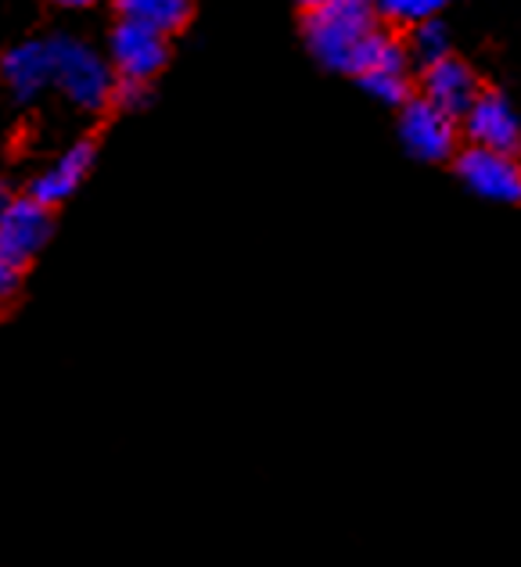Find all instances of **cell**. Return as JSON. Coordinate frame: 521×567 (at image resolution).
Instances as JSON below:
<instances>
[{"label": "cell", "instance_id": "obj_13", "mask_svg": "<svg viewBox=\"0 0 521 567\" xmlns=\"http://www.w3.org/2000/svg\"><path fill=\"white\" fill-rule=\"evenodd\" d=\"M360 86L370 94V97H378L381 104H396V109H403V104L413 97L410 94V80H407V72H392V69H385V72H367V76H360Z\"/></svg>", "mask_w": 521, "mask_h": 567}, {"label": "cell", "instance_id": "obj_11", "mask_svg": "<svg viewBox=\"0 0 521 567\" xmlns=\"http://www.w3.org/2000/svg\"><path fill=\"white\" fill-rule=\"evenodd\" d=\"M115 11H119V19L141 22L162 37H173L191 22L195 4H191V0H115Z\"/></svg>", "mask_w": 521, "mask_h": 567}, {"label": "cell", "instance_id": "obj_17", "mask_svg": "<svg viewBox=\"0 0 521 567\" xmlns=\"http://www.w3.org/2000/svg\"><path fill=\"white\" fill-rule=\"evenodd\" d=\"M303 11H313V8H320V4H327V0H295Z\"/></svg>", "mask_w": 521, "mask_h": 567}, {"label": "cell", "instance_id": "obj_10", "mask_svg": "<svg viewBox=\"0 0 521 567\" xmlns=\"http://www.w3.org/2000/svg\"><path fill=\"white\" fill-rule=\"evenodd\" d=\"M479 83H474V72L457 62V58H439V62L425 65V97L436 101L439 109H446L450 115L464 118L468 109L474 104V97H479Z\"/></svg>", "mask_w": 521, "mask_h": 567}, {"label": "cell", "instance_id": "obj_4", "mask_svg": "<svg viewBox=\"0 0 521 567\" xmlns=\"http://www.w3.org/2000/svg\"><path fill=\"white\" fill-rule=\"evenodd\" d=\"M457 126L460 118L439 109L436 101L410 97L399 109V141L417 162H446L457 155Z\"/></svg>", "mask_w": 521, "mask_h": 567}, {"label": "cell", "instance_id": "obj_6", "mask_svg": "<svg viewBox=\"0 0 521 567\" xmlns=\"http://www.w3.org/2000/svg\"><path fill=\"white\" fill-rule=\"evenodd\" d=\"M457 176L486 202L518 205L521 202V166L511 152L471 144L468 152H457Z\"/></svg>", "mask_w": 521, "mask_h": 567}, {"label": "cell", "instance_id": "obj_16", "mask_svg": "<svg viewBox=\"0 0 521 567\" xmlns=\"http://www.w3.org/2000/svg\"><path fill=\"white\" fill-rule=\"evenodd\" d=\"M58 8H69V11H80V8H91L94 0H54Z\"/></svg>", "mask_w": 521, "mask_h": 567}, {"label": "cell", "instance_id": "obj_9", "mask_svg": "<svg viewBox=\"0 0 521 567\" xmlns=\"http://www.w3.org/2000/svg\"><path fill=\"white\" fill-rule=\"evenodd\" d=\"M94 155H98V144L94 141L72 144L69 152L58 158L51 169H43L37 181L29 184V194H33V198H40L43 205H51V208L69 202L72 194L80 190V184L86 181V173H91Z\"/></svg>", "mask_w": 521, "mask_h": 567}, {"label": "cell", "instance_id": "obj_15", "mask_svg": "<svg viewBox=\"0 0 521 567\" xmlns=\"http://www.w3.org/2000/svg\"><path fill=\"white\" fill-rule=\"evenodd\" d=\"M144 101H147V83L115 76V94H112V104H119V109H141Z\"/></svg>", "mask_w": 521, "mask_h": 567}, {"label": "cell", "instance_id": "obj_8", "mask_svg": "<svg viewBox=\"0 0 521 567\" xmlns=\"http://www.w3.org/2000/svg\"><path fill=\"white\" fill-rule=\"evenodd\" d=\"M4 83L14 104H33L48 86H54V58L51 40H25L14 43L4 54Z\"/></svg>", "mask_w": 521, "mask_h": 567}, {"label": "cell", "instance_id": "obj_7", "mask_svg": "<svg viewBox=\"0 0 521 567\" xmlns=\"http://www.w3.org/2000/svg\"><path fill=\"white\" fill-rule=\"evenodd\" d=\"M471 144L493 147V152H518L521 147V118L511 109V101L497 91H482L468 109V115L460 118Z\"/></svg>", "mask_w": 521, "mask_h": 567}, {"label": "cell", "instance_id": "obj_14", "mask_svg": "<svg viewBox=\"0 0 521 567\" xmlns=\"http://www.w3.org/2000/svg\"><path fill=\"white\" fill-rule=\"evenodd\" d=\"M450 4L453 0H378V11H381V19L413 25V22H425V19H439Z\"/></svg>", "mask_w": 521, "mask_h": 567}, {"label": "cell", "instance_id": "obj_1", "mask_svg": "<svg viewBox=\"0 0 521 567\" xmlns=\"http://www.w3.org/2000/svg\"><path fill=\"white\" fill-rule=\"evenodd\" d=\"M378 0H327V4L306 11L303 37L317 65L349 76L356 51L378 29Z\"/></svg>", "mask_w": 521, "mask_h": 567}, {"label": "cell", "instance_id": "obj_12", "mask_svg": "<svg viewBox=\"0 0 521 567\" xmlns=\"http://www.w3.org/2000/svg\"><path fill=\"white\" fill-rule=\"evenodd\" d=\"M410 54L417 65H431L450 54V40H446V25L439 19H425L410 25Z\"/></svg>", "mask_w": 521, "mask_h": 567}, {"label": "cell", "instance_id": "obj_2", "mask_svg": "<svg viewBox=\"0 0 521 567\" xmlns=\"http://www.w3.org/2000/svg\"><path fill=\"white\" fill-rule=\"evenodd\" d=\"M51 205H43L33 194L4 202L0 213V291L4 298L19 295L25 266L51 237Z\"/></svg>", "mask_w": 521, "mask_h": 567}, {"label": "cell", "instance_id": "obj_5", "mask_svg": "<svg viewBox=\"0 0 521 567\" xmlns=\"http://www.w3.org/2000/svg\"><path fill=\"white\" fill-rule=\"evenodd\" d=\"M109 62L115 69V76L152 83L170 62V43L155 29L119 19L109 37Z\"/></svg>", "mask_w": 521, "mask_h": 567}, {"label": "cell", "instance_id": "obj_3", "mask_svg": "<svg viewBox=\"0 0 521 567\" xmlns=\"http://www.w3.org/2000/svg\"><path fill=\"white\" fill-rule=\"evenodd\" d=\"M51 58H54V86L65 94L72 109L101 112L104 104H112L115 69L94 48H86L76 37H51Z\"/></svg>", "mask_w": 521, "mask_h": 567}]
</instances>
